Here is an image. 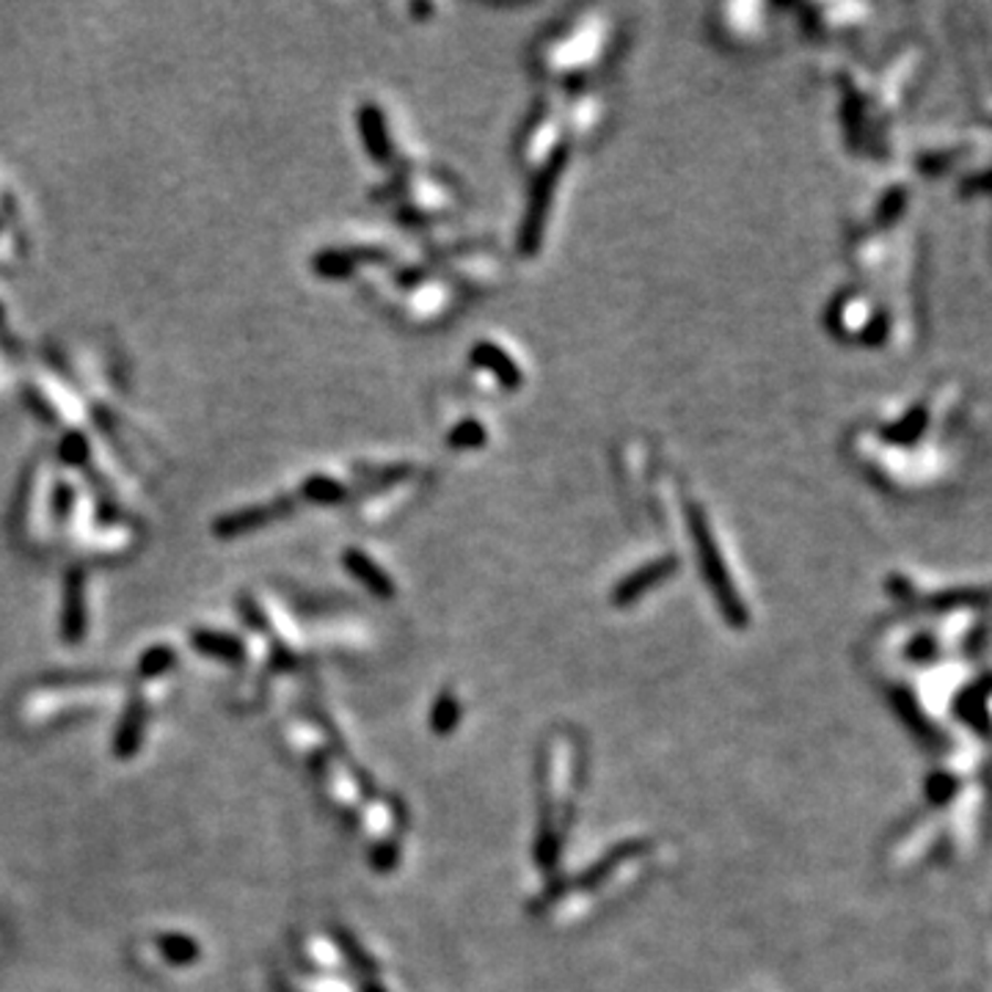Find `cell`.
I'll list each match as a JSON object with an SVG mask.
<instances>
[{
	"label": "cell",
	"mask_w": 992,
	"mask_h": 992,
	"mask_svg": "<svg viewBox=\"0 0 992 992\" xmlns=\"http://www.w3.org/2000/svg\"><path fill=\"white\" fill-rule=\"evenodd\" d=\"M61 452H64V458L72 463V467H81V463L86 461V441H83L81 434H70L64 439Z\"/></svg>",
	"instance_id": "7a4b0ae2"
},
{
	"label": "cell",
	"mask_w": 992,
	"mask_h": 992,
	"mask_svg": "<svg viewBox=\"0 0 992 992\" xmlns=\"http://www.w3.org/2000/svg\"><path fill=\"white\" fill-rule=\"evenodd\" d=\"M304 494L306 499H312V502H336V499H342V494H345V489H342L340 480L317 474V478L306 480Z\"/></svg>",
	"instance_id": "6da1fadb"
}]
</instances>
